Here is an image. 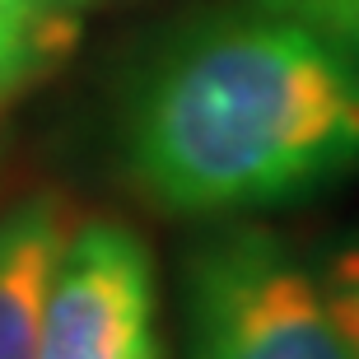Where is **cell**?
Masks as SVG:
<instances>
[{
	"instance_id": "cell-2",
	"label": "cell",
	"mask_w": 359,
	"mask_h": 359,
	"mask_svg": "<svg viewBox=\"0 0 359 359\" xmlns=\"http://www.w3.org/2000/svg\"><path fill=\"white\" fill-rule=\"evenodd\" d=\"M187 359H355L313 262L262 224H233L182 262Z\"/></svg>"
},
{
	"instance_id": "cell-1",
	"label": "cell",
	"mask_w": 359,
	"mask_h": 359,
	"mask_svg": "<svg viewBox=\"0 0 359 359\" xmlns=\"http://www.w3.org/2000/svg\"><path fill=\"white\" fill-rule=\"evenodd\" d=\"M126 168L168 215L318 196L359 168V56L266 10L191 28L135 89Z\"/></svg>"
},
{
	"instance_id": "cell-6",
	"label": "cell",
	"mask_w": 359,
	"mask_h": 359,
	"mask_svg": "<svg viewBox=\"0 0 359 359\" xmlns=\"http://www.w3.org/2000/svg\"><path fill=\"white\" fill-rule=\"evenodd\" d=\"M313 276H318L322 294H327V308H332L341 336L350 341L359 359V229L336 233L327 248L313 262Z\"/></svg>"
},
{
	"instance_id": "cell-8",
	"label": "cell",
	"mask_w": 359,
	"mask_h": 359,
	"mask_svg": "<svg viewBox=\"0 0 359 359\" xmlns=\"http://www.w3.org/2000/svg\"><path fill=\"white\" fill-rule=\"evenodd\" d=\"M47 10H61V14H75V10H84V5H93V0H42Z\"/></svg>"
},
{
	"instance_id": "cell-5",
	"label": "cell",
	"mask_w": 359,
	"mask_h": 359,
	"mask_svg": "<svg viewBox=\"0 0 359 359\" xmlns=\"http://www.w3.org/2000/svg\"><path fill=\"white\" fill-rule=\"evenodd\" d=\"M75 42V19L47 10L42 0H0V98L66 56Z\"/></svg>"
},
{
	"instance_id": "cell-4",
	"label": "cell",
	"mask_w": 359,
	"mask_h": 359,
	"mask_svg": "<svg viewBox=\"0 0 359 359\" xmlns=\"http://www.w3.org/2000/svg\"><path fill=\"white\" fill-rule=\"evenodd\" d=\"M66 238V205L56 196H33L0 215V359H38L42 308Z\"/></svg>"
},
{
	"instance_id": "cell-7",
	"label": "cell",
	"mask_w": 359,
	"mask_h": 359,
	"mask_svg": "<svg viewBox=\"0 0 359 359\" xmlns=\"http://www.w3.org/2000/svg\"><path fill=\"white\" fill-rule=\"evenodd\" d=\"M257 5L266 14H285L359 56V0H257Z\"/></svg>"
},
{
	"instance_id": "cell-3",
	"label": "cell",
	"mask_w": 359,
	"mask_h": 359,
	"mask_svg": "<svg viewBox=\"0 0 359 359\" xmlns=\"http://www.w3.org/2000/svg\"><path fill=\"white\" fill-rule=\"evenodd\" d=\"M38 359H163L154 257L135 229L89 219L66 238L42 308Z\"/></svg>"
}]
</instances>
